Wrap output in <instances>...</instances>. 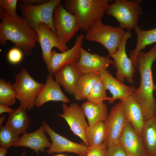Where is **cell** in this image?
Here are the masks:
<instances>
[{
  "instance_id": "6da1fadb",
  "label": "cell",
  "mask_w": 156,
  "mask_h": 156,
  "mask_svg": "<svg viewBox=\"0 0 156 156\" xmlns=\"http://www.w3.org/2000/svg\"><path fill=\"white\" fill-rule=\"evenodd\" d=\"M0 45L4 47L7 41H10L25 55H31L38 42L36 32L18 14L14 16L0 10Z\"/></svg>"
},
{
  "instance_id": "7a4b0ae2",
  "label": "cell",
  "mask_w": 156,
  "mask_h": 156,
  "mask_svg": "<svg viewBox=\"0 0 156 156\" xmlns=\"http://www.w3.org/2000/svg\"><path fill=\"white\" fill-rule=\"evenodd\" d=\"M156 60V45L148 52L141 51L137 57L140 84L133 96L142 107L145 121L156 114V101L153 95L155 84L152 70Z\"/></svg>"
},
{
  "instance_id": "3957f363",
  "label": "cell",
  "mask_w": 156,
  "mask_h": 156,
  "mask_svg": "<svg viewBox=\"0 0 156 156\" xmlns=\"http://www.w3.org/2000/svg\"><path fill=\"white\" fill-rule=\"evenodd\" d=\"M109 0H66L62 5L69 13L76 16L80 29L86 32L98 17H103Z\"/></svg>"
},
{
  "instance_id": "277c9868",
  "label": "cell",
  "mask_w": 156,
  "mask_h": 156,
  "mask_svg": "<svg viewBox=\"0 0 156 156\" xmlns=\"http://www.w3.org/2000/svg\"><path fill=\"white\" fill-rule=\"evenodd\" d=\"M102 16L97 18L86 31L85 39L97 42L108 51L110 57L117 51L125 32L119 26L114 27L104 24Z\"/></svg>"
},
{
  "instance_id": "5b68a950",
  "label": "cell",
  "mask_w": 156,
  "mask_h": 156,
  "mask_svg": "<svg viewBox=\"0 0 156 156\" xmlns=\"http://www.w3.org/2000/svg\"><path fill=\"white\" fill-rule=\"evenodd\" d=\"M141 0H115L109 4L105 13L114 17L119 26L130 31L138 25L143 11L141 7Z\"/></svg>"
},
{
  "instance_id": "8992f818",
  "label": "cell",
  "mask_w": 156,
  "mask_h": 156,
  "mask_svg": "<svg viewBox=\"0 0 156 156\" xmlns=\"http://www.w3.org/2000/svg\"><path fill=\"white\" fill-rule=\"evenodd\" d=\"M61 0H48L46 3L37 5H23L18 4L22 16L36 31L40 24L47 25L55 34L53 21V12L57 5Z\"/></svg>"
},
{
  "instance_id": "52a82bcc",
  "label": "cell",
  "mask_w": 156,
  "mask_h": 156,
  "mask_svg": "<svg viewBox=\"0 0 156 156\" xmlns=\"http://www.w3.org/2000/svg\"><path fill=\"white\" fill-rule=\"evenodd\" d=\"M15 75V81L13 85L16 98L21 105L29 110L33 108L36 98L44 84L35 80L25 68Z\"/></svg>"
},
{
  "instance_id": "ba28073f",
  "label": "cell",
  "mask_w": 156,
  "mask_h": 156,
  "mask_svg": "<svg viewBox=\"0 0 156 156\" xmlns=\"http://www.w3.org/2000/svg\"><path fill=\"white\" fill-rule=\"evenodd\" d=\"M53 21L56 35L66 44L80 29L76 16L68 12L63 7L61 2L54 10Z\"/></svg>"
},
{
  "instance_id": "9c48e42d",
  "label": "cell",
  "mask_w": 156,
  "mask_h": 156,
  "mask_svg": "<svg viewBox=\"0 0 156 156\" xmlns=\"http://www.w3.org/2000/svg\"><path fill=\"white\" fill-rule=\"evenodd\" d=\"M127 121L123 109L122 101H120L110 109L104 121L106 139L108 147L119 144L120 137Z\"/></svg>"
},
{
  "instance_id": "30bf717a",
  "label": "cell",
  "mask_w": 156,
  "mask_h": 156,
  "mask_svg": "<svg viewBox=\"0 0 156 156\" xmlns=\"http://www.w3.org/2000/svg\"><path fill=\"white\" fill-rule=\"evenodd\" d=\"M84 38V35L82 33L77 36L73 47L64 52L58 53L52 49L47 64L49 74L54 75L65 66L78 62Z\"/></svg>"
},
{
  "instance_id": "8fae6325",
  "label": "cell",
  "mask_w": 156,
  "mask_h": 156,
  "mask_svg": "<svg viewBox=\"0 0 156 156\" xmlns=\"http://www.w3.org/2000/svg\"><path fill=\"white\" fill-rule=\"evenodd\" d=\"M131 36L130 31H127L125 32L117 51L112 57L114 62L113 66L117 69L116 78L122 83L126 79L128 83L133 84L135 68L126 51L127 42Z\"/></svg>"
},
{
  "instance_id": "7c38bea8",
  "label": "cell",
  "mask_w": 156,
  "mask_h": 156,
  "mask_svg": "<svg viewBox=\"0 0 156 156\" xmlns=\"http://www.w3.org/2000/svg\"><path fill=\"white\" fill-rule=\"evenodd\" d=\"M62 107L63 113H57V114L66 121L74 134L81 138L88 147L85 132L89 125L86 121V117L81 107L77 103H72L69 106L63 103Z\"/></svg>"
},
{
  "instance_id": "4fadbf2b",
  "label": "cell",
  "mask_w": 156,
  "mask_h": 156,
  "mask_svg": "<svg viewBox=\"0 0 156 156\" xmlns=\"http://www.w3.org/2000/svg\"><path fill=\"white\" fill-rule=\"evenodd\" d=\"M42 125L51 141V145L47 151L48 154L66 152L76 153L79 156H86L89 147L72 142L60 135L51 129L44 121L42 122Z\"/></svg>"
},
{
  "instance_id": "5bb4252c",
  "label": "cell",
  "mask_w": 156,
  "mask_h": 156,
  "mask_svg": "<svg viewBox=\"0 0 156 156\" xmlns=\"http://www.w3.org/2000/svg\"><path fill=\"white\" fill-rule=\"evenodd\" d=\"M36 31L42 51V58L46 65L53 48H57L61 52L69 49L66 44L62 42L45 23H41Z\"/></svg>"
},
{
  "instance_id": "9a60e30c",
  "label": "cell",
  "mask_w": 156,
  "mask_h": 156,
  "mask_svg": "<svg viewBox=\"0 0 156 156\" xmlns=\"http://www.w3.org/2000/svg\"><path fill=\"white\" fill-rule=\"evenodd\" d=\"M82 74L91 73H99L102 70L107 69L114 62L107 56H103L96 53H91L82 47L78 62L73 64Z\"/></svg>"
},
{
  "instance_id": "2e32d148",
  "label": "cell",
  "mask_w": 156,
  "mask_h": 156,
  "mask_svg": "<svg viewBox=\"0 0 156 156\" xmlns=\"http://www.w3.org/2000/svg\"><path fill=\"white\" fill-rule=\"evenodd\" d=\"M119 144L128 156H148L142 138L139 136L132 126L127 121L120 137Z\"/></svg>"
},
{
  "instance_id": "e0dca14e",
  "label": "cell",
  "mask_w": 156,
  "mask_h": 156,
  "mask_svg": "<svg viewBox=\"0 0 156 156\" xmlns=\"http://www.w3.org/2000/svg\"><path fill=\"white\" fill-rule=\"evenodd\" d=\"M100 77L105 88L112 95L108 101L112 104L117 99L123 101L128 96L133 95L136 88L134 86H128L115 78L107 69L101 70L99 73Z\"/></svg>"
},
{
  "instance_id": "ac0fdd59",
  "label": "cell",
  "mask_w": 156,
  "mask_h": 156,
  "mask_svg": "<svg viewBox=\"0 0 156 156\" xmlns=\"http://www.w3.org/2000/svg\"><path fill=\"white\" fill-rule=\"evenodd\" d=\"M123 109L127 120L132 126L139 137L142 138L145 122L142 107L133 95L123 101Z\"/></svg>"
},
{
  "instance_id": "d6986e66",
  "label": "cell",
  "mask_w": 156,
  "mask_h": 156,
  "mask_svg": "<svg viewBox=\"0 0 156 156\" xmlns=\"http://www.w3.org/2000/svg\"><path fill=\"white\" fill-rule=\"evenodd\" d=\"M47 132L42 125L36 130L23 134L14 145L15 147H27L33 150L38 156L39 152H44L45 148H49L51 144L46 135Z\"/></svg>"
},
{
  "instance_id": "ffe728a7",
  "label": "cell",
  "mask_w": 156,
  "mask_h": 156,
  "mask_svg": "<svg viewBox=\"0 0 156 156\" xmlns=\"http://www.w3.org/2000/svg\"><path fill=\"white\" fill-rule=\"evenodd\" d=\"M50 101L65 103L69 102L70 100L63 92L59 84L54 80L53 75L49 73L45 84L36 98L35 105L38 108Z\"/></svg>"
},
{
  "instance_id": "44dd1931",
  "label": "cell",
  "mask_w": 156,
  "mask_h": 156,
  "mask_svg": "<svg viewBox=\"0 0 156 156\" xmlns=\"http://www.w3.org/2000/svg\"><path fill=\"white\" fill-rule=\"evenodd\" d=\"M55 81L70 95H73L77 82L83 75L73 64L68 65L54 74Z\"/></svg>"
},
{
  "instance_id": "7402d4cb",
  "label": "cell",
  "mask_w": 156,
  "mask_h": 156,
  "mask_svg": "<svg viewBox=\"0 0 156 156\" xmlns=\"http://www.w3.org/2000/svg\"><path fill=\"white\" fill-rule=\"evenodd\" d=\"M134 29L137 36V42L134 49L130 53L129 57L135 68L138 66L137 59L139 53L146 46L156 42V28L144 30L137 25Z\"/></svg>"
},
{
  "instance_id": "603a6c76",
  "label": "cell",
  "mask_w": 156,
  "mask_h": 156,
  "mask_svg": "<svg viewBox=\"0 0 156 156\" xmlns=\"http://www.w3.org/2000/svg\"><path fill=\"white\" fill-rule=\"evenodd\" d=\"M26 110L25 106L20 105L9 114L5 125L18 135L26 132L29 124V120L26 113Z\"/></svg>"
},
{
  "instance_id": "cb8c5ba5",
  "label": "cell",
  "mask_w": 156,
  "mask_h": 156,
  "mask_svg": "<svg viewBox=\"0 0 156 156\" xmlns=\"http://www.w3.org/2000/svg\"><path fill=\"white\" fill-rule=\"evenodd\" d=\"M81 106L87 119L89 126L99 121L104 122L108 117L107 107L104 103H97L87 101L82 103Z\"/></svg>"
},
{
  "instance_id": "d4e9b609",
  "label": "cell",
  "mask_w": 156,
  "mask_h": 156,
  "mask_svg": "<svg viewBox=\"0 0 156 156\" xmlns=\"http://www.w3.org/2000/svg\"><path fill=\"white\" fill-rule=\"evenodd\" d=\"M142 138L148 155L154 156L156 154V114L145 121Z\"/></svg>"
},
{
  "instance_id": "484cf974",
  "label": "cell",
  "mask_w": 156,
  "mask_h": 156,
  "mask_svg": "<svg viewBox=\"0 0 156 156\" xmlns=\"http://www.w3.org/2000/svg\"><path fill=\"white\" fill-rule=\"evenodd\" d=\"M100 77L99 73H91L83 74L77 82L73 95L74 99L78 101L86 99Z\"/></svg>"
},
{
  "instance_id": "4316f807",
  "label": "cell",
  "mask_w": 156,
  "mask_h": 156,
  "mask_svg": "<svg viewBox=\"0 0 156 156\" xmlns=\"http://www.w3.org/2000/svg\"><path fill=\"white\" fill-rule=\"evenodd\" d=\"M85 136L88 147L97 146L103 143L106 137L104 122L99 121L89 126L85 131Z\"/></svg>"
},
{
  "instance_id": "83f0119b",
  "label": "cell",
  "mask_w": 156,
  "mask_h": 156,
  "mask_svg": "<svg viewBox=\"0 0 156 156\" xmlns=\"http://www.w3.org/2000/svg\"><path fill=\"white\" fill-rule=\"evenodd\" d=\"M16 95L13 85L3 79L0 80V104L8 106L14 105L16 102Z\"/></svg>"
},
{
  "instance_id": "f1b7e54d",
  "label": "cell",
  "mask_w": 156,
  "mask_h": 156,
  "mask_svg": "<svg viewBox=\"0 0 156 156\" xmlns=\"http://www.w3.org/2000/svg\"><path fill=\"white\" fill-rule=\"evenodd\" d=\"M107 90L100 77L95 83L86 99L87 101L97 103H103L105 100L108 101L110 97L107 95Z\"/></svg>"
},
{
  "instance_id": "f546056e",
  "label": "cell",
  "mask_w": 156,
  "mask_h": 156,
  "mask_svg": "<svg viewBox=\"0 0 156 156\" xmlns=\"http://www.w3.org/2000/svg\"><path fill=\"white\" fill-rule=\"evenodd\" d=\"M18 135L9 127L0 126V146L8 148L14 145L18 141Z\"/></svg>"
},
{
  "instance_id": "4dcf8cb0",
  "label": "cell",
  "mask_w": 156,
  "mask_h": 156,
  "mask_svg": "<svg viewBox=\"0 0 156 156\" xmlns=\"http://www.w3.org/2000/svg\"><path fill=\"white\" fill-rule=\"evenodd\" d=\"M17 0H0V10H3L12 16L17 17Z\"/></svg>"
},
{
  "instance_id": "1f68e13d",
  "label": "cell",
  "mask_w": 156,
  "mask_h": 156,
  "mask_svg": "<svg viewBox=\"0 0 156 156\" xmlns=\"http://www.w3.org/2000/svg\"><path fill=\"white\" fill-rule=\"evenodd\" d=\"M23 53L20 49L14 47L8 51L7 58L8 61L12 64L19 63L22 60Z\"/></svg>"
},
{
  "instance_id": "d6a6232c",
  "label": "cell",
  "mask_w": 156,
  "mask_h": 156,
  "mask_svg": "<svg viewBox=\"0 0 156 156\" xmlns=\"http://www.w3.org/2000/svg\"><path fill=\"white\" fill-rule=\"evenodd\" d=\"M107 148L105 141L98 146L89 147L86 156H105Z\"/></svg>"
},
{
  "instance_id": "836d02e7",
  "label": "cell",
  "mask_w": 156,
  "mask_h": 156,
  "mask_svg": "<svg viewBox=\"0 0 156 156\" xmlns=\"http://www.w3.org/2000/svg\"><path fill=\"white\" fill-rule=\"evenodd\" d=\"M105 156H128L127 153L119 144L108 147Z\"/></svg>"
},
{
  "instance_id": "e575fe53",
  "label": "cell",
  "mask_w": 156,
  "mask_h": 156,
  "mask_svg": "<svg viewBox=\"0 0 156 156\" xmlns=\"http://www.w3.org/2000/svg\"><path fill=\"white\" fill-rule=\"evenodd\" d=\"M48 0H20V3L23 5H37L44 4Z\"/></svg>"
},
{
  "instance_id": "d590c367",
  "label": "cell",
  "mask_w": 156,
  "mask_h": 156,
  "mask_svg": "<svg viewBox=\"0 0 156 156\" xmlns=\"http://www.w3.org/2000/svg\"><path fill=\"white\" fill-rule=\"evenodd\" d=\"M12 109L9 107V106L4 104H0V115L5 112H8L9 114L13 111Z\"/></svg>"
},
{
  "instance_id": "8d00e7d4",
  "label": "cell",
  "mask_w": 156,
  "mask_h": 156,
  "mask_svg": "<svg viewBox=\"0 0 156 156\" xmlns=\"http://www.w3.org/2000/svg\"><path fill=\"white\" fill-rule=\"evenodd\" d=\"M8 153L7 148L0 147V156H6V154Z\"/></svg>"
},
{
  "instance_id": "74e56055",
  "label": "cell",
  "mask_w": 156,
  "mask_h": 156,
  "mask_svg": "<svg viewBox=\"0 0 156 156\" xmlns=\"http://www.w3.org/2000/svg\"><path fill=\"white\" fill-rule=\"evenodd\" d=\"M5 115L2 116L0 118V125H2V123L4 122L5 120Z\"/></svg>"
},
{
  "instance_id": "f35d334b",
  "label": "cell",
  "mask_w": 156,
  "mask_h": 156,
  "mask_svg": "<svg viewBox=\"0 0 156 156\" xmlns=\"http://www.w3.org/2000/svg\"><path fill=\"white\" fill-rule=\"evenodd\" d=\"M20 156H26V153L25 150H24L22 152Z\"/></svg>"
},
{
  "instance_id": "ab89813d",
  "label": "cell",
  "mask_w": 156,
  "mask_h": 156,
  "mask_svg": "<svg viewBox=\"0 0 156 156\" xmlns=\"http://www.w3.org/2000/svg\"><path fill=\"white\" fill-rule=\"evenodd\" d=\"M55 156H66V155L62 154H59Z\"/></svg>"
},
{
  "instance_id": "60d3db41",
  "label": "cell",
  "mask_w": 156,
  "mask_h": 156,
  "mask_svg": "<svg viewBox=\"0 0 156 156\" xmlns=\"http://www.w3.org/2000/svg\"><path fill=\"white\" fill-rule=\"evenodd\" d=\"M154 91L156 92V84L154 86Z\"/></svg>"
},
{
  "instance_id": "b9f144b4",
  "label": "cell",
  "mask_w": 156,
  "mask_h": 156,
  "mask_svg": "<svg viewBox=\"0 0 156 156\" xmlns=\"http://www.w3.org/2000/svg\"><path fill=\"white\" fill-rule=\"evenodd\" d=\"M154 156H156V154H155Z\"/></svg>"
},
{
  "instance_id": "7bdbcfd3",
  "label": "cell",
  "mask_w": 156,
  "mask_h": 156,
  "mask_svg": "<svg viewBox=\"0 0 156 156\" xmlns=\"http://www.w3.org/2000/svg\"></svg>"
},
{
  "instance_id": "ee69618b",
  "label": "cell",
  "mask_w": 156,
  "mask_h": 156,
  "mask_svg": "<svg viewBox=\"0 0 156 156\" xmlns=\"http://www.w3.org/2000/svg\"></svg>"
}]
</instances>
